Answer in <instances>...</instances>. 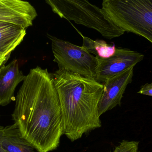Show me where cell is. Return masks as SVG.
I'll use <instances>...</instances> for the list:
<instances>
[{
	"label": "cell",
	"instance_id": "cell-5",
	"mask_svg": "<svg viewBox=\"0 0 152 152\" xmlns=\"http://www.w3.org/2000/svg\"><path fill=\"white\" fill-rule=\"evenodd\" d=\"M51 41L54 61L59 69H63L87 77L95 79L98 65L97 57L82 46L47 34Z\"/></svg>",
	"mask_w": 152,
	"mask_h": 152
},
{
	"label": "cell",
	"instance_id": "cell-7",
	"mask_svg": "<svg viewBox=\"0 0 152 152\" xmlns=\"http://www.w3.org/2000/svg\"><path fill=\"white\" fill-rule=\"evenodd\" d=\"M134 68H130L105 81L103 84L102 94L98 104L99 116L121 104L126 88L129 84L132 83Z\"/></svg>",
	"mask_w": 152,
	"mask_h": 152
},
{
	"label": "cell",
	"instance_id": "cell-2",
	"mask_svg": "<svg viewBox=\"0 0 152 152\" xmlns=\"http://www.w3.org/2000/svg\"><path fill=\"white\" fill-rule=\"evenodd\" d=\"M52 76L61 107L64 134L74 142L101 127L98 107L103 84L63 69L56 70Z\"/></svg>",
	"mask_w": 152,
	"mask_h": 152
},
{
	"label": "cell",
	"instance_id": "cell-3",
	"mask_svg": "<svg viewBox=\"0 0 152 152\" xmlns=\"http://www.w3.org/2000/svg\"><path fill=\"white\" fill-rule=\"evenodd\" d=\"M101 10L125 32L143 37L152 44V0H104Z\"/></svg>",
	"mask_w": 152,
	"mask_h": 152
},
{
	"label": "cell",
	"instance_id": "cell-13",
	"mask_svg": "<svg viewBox=\"0 0 152 152\" xmlns=\"http://www.w3.org/2000/svg\"><path fill=\"white\" fill-rule=\"evenodd\" d=\"M139 142L123 141L113 152H138Z\"/></svg>",
	"mask_w": 152,
	"mask_h": 152
},
{
	"label": "cell",
	"instance_id": "cell-10",
	"mask_svg": "<svg viewBox=\"0 0 152 152\" xmlns=\"http://www.w3.org/2000/svg\"><path fill=\"white\" fill-rule=\"evenodd\" d=\"M26 29L5 21H0V55L9 59L11 54L24 40Z\"/></svg>",
	"mask_w": 152,
	"mask_h": 152
},
{
	"label": "cell",
	"instance_id": "cell-8",
	"mask_svg": "<svg viewBox=\"0 0 152 152\" xmlns=\"http://www.w3.org/2000/svg\"><path fill=\"white\" fill-rule=\"evenodd\" d=\"M37 16L34 7L21 0H0V21L15 24L24 29L33 26Z\"/></svg>",
	"mask_w": 152,
	"mask_h": 152
},
{
	"label": "cell",
	"instance_id": "cell-4",
	"mask_svg": "<svg viewBox=\"0 0 152 152\" xmlns=\"http://www.w3.org/2000/svg\"><path fill=\"white\" fill-rule=\"evenodd\" d=\"M53 12L60 18L95 29L105 38L111 39L125 33L103 14L101 9L86 0H47Z\"/></svg>",
	"mask_w": 152,
	"mask_h": 152
},
{
	"label": "cell",
	"instance_id": "cell-14",
	"mask_svg": "<svg viewBox=\"0 0 152 152\" xmlns=\"http://www.w3.org/2000/svg\"><path fill=\"white\" fill-rule=\"evenodd\" d=\"M137 93L144 95L152 96V82L151 84L147 83L142 86Z\"/></svg>",
	"mask_w": 152,
	"mask_h": 152
},
{
	"label": "cell",
	"instance_id": "cell-1",
	"mask_svg": "<svg viewBox=\"0 0 152 152\" xmlns=\"http://www.w3.org/2000/svg\"><path fill=\"white\" fill-rule=\"evenodd\" d=\"M21 136L38 152L54 151L64 134L58 95L47 69H31L17 94L12 114Z\"/></svg>",
	"mask_w": 152,
	"mask_h": 152
},
{
	"label": "cell",
	"instance_id": "cell-6",
	"mask_svg": "<svg viewBox=\"0 0 152 152\" xmlns=\"http://www.w3.org/2000/svg\"><path fill=\"white\" fill-rule=\"evenodd\" d=\"M144 55L127 48H117L113 56L107 59L97 58L98 65L95 79L104 84L108 79L133 67L143 59Z\"/></svg>",
	"mask_w": 152,
	"mask_h": 152
},
{
	"label": "cell",
	"instance_id": "cell-15",
	"mask_svg": "<svg viewBox=\"0 0 152 152\" xmlns=\"http://www.w3.org/2000/svg\"><path fill=\"white\" fill-rule=\"evenodd\" d=\"M4 127L0 126V152H5L3 150L2 146L3 139L4 130Z\"/></svg>",
	"mask_w": 152,
	"mask_h": 152
},
{
	"label": "cell",
	"instance_id": "cell-9",
	"mask_svg": "<svg viewBox=\"0 0 152 152\" xmlns=\"http://www.w3.org/2000/svg\"><path fill=\"white\" fill-rule=\"evenodd\" d=\"M26 76L20 70L17 59L0 67V106H6L13 100L16 87Z\"/></svg>",
	"mask_w": 152,
	"mask_h": 152
},
{
	"label": "cell",
	"instance_id": "cell-12",
	"mask_svg": "<svg viewBox=\"0 0 152 152\" xmlns=\"http://www.w3.org/2000/svg\"><path fill=\"white\" fill-rule=\"evenodd\" d=\"M82 47L91 54H94L95 57L102 59H107L113 56L116 51L115 44H108L104 40H93L92 39L83 36Z\"/></svg>",
	"mask_w": 152,
	"mask_h": 152
},
{
	"label": "cell",
	"instance_id": "cell-16",
	"mask_svg": "<svg viewBox=\"0 0 152 152\" xmlns=\"http://www.w3.org/2000/svg\"><path fill=\"white\" fill-rule=\"evenodd\" d=\"M8 59H7V58L0 55V67L4 66V64L7 62Z\"/></svg>",
	"mask_w": 152,
	"mask_h": 152
},
{
	"label": "cell",
	"instance_id": "cell-11",
	"mask_svg": "<svg viewBox=\"0 0 152 152\" xmlns=\"http://www.w3.org/2000/svg\"><path fill=\"white\" fill-rule=\"evenodd\" d=\"M2 146L5 152H38L22 137L14 124L4 127Z\"/></svg>",
	"mask_w": 152,
	"mask_h": 152
}]
</instances>
